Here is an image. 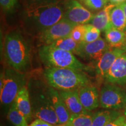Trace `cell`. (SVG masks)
Listing matches in <instances>:
<instances>
[{"label":"cell","mask_w":126,"mask_h":126,"mask_svg":"<svg viewBox=\"0 0 126 126\" xmlns=\"http://www.w3.org/2000/svg\"><path fill=\"white\" fill-rule=\"evenodd\" d=\"M63 1L32 9H26L23 25L25 31L38 36L64 18Z\"/></svg>","instance_id":"obj_1"},{"label":"cell","mask_w":126,"mask_h":126,"mask_svg":"<svg viewBox=\"0 0 126 126\" xmlns=\"http://www.w3.org/2000/svg\"><path fill=\"white\" fill-rule=\"evenodd\" d=\"M4 56L9 67L25 73L31 68V48L29 43L18 30L6 34Z\"/></svg>","instance_id":"obj_2"},{"label":"cell","mask_w":126,"mask_h":126,"mask_svg":"<svg viewBox=\"0 0 126 126\" xmlns=\"http://www.w3.org/2000/svg\"><path fill=\"white\" fill-rule=\"evenodd\" d=\"M44 77L48 85L58 91L75 90L91 84L84 71L71 68H46Z\"/></svg>","instance_id":"obj_3"},{"label":"cell","mask_w":126,"mask_h":126,"mask_svg":"<svg viewBox=\"0 0 126 126\" xmlns=\"http://www.w3.org/2000/svg\"><path fill=\"white\" fill-rule=\"evenodd\" d=\"M39 56L46 68H66L88 71L90 68L82 63L70 51L51 45H42L39 48Z\"/></svg>","instance_id":"obj_4"},{"label":"cell","mask_w":126,"mask_h":126,"mask_svg":"<svg viewBox=\"0 0 126 126\" xmlns=\"http://www.w3.org/2000/svg\"><path fill=\"white\" fill-rule=\"evenodd\" d=\"M26 83L24 73L9 67L1 72L0 78V100L5 108H10L19 91Z\"/></svg>","instance_id":"obj_5"},{"label":"cell","mask_w":126,"mask_h":126,"mask_svg":"<svg viewBox=\"0 0 126 126\" xmlns=\"http://www.w3.org/2000/svg\"><path fill=\"white\" fill-rule=\"evenodd\" d=\"M48 87L34 88L29 91L33 117L39 119L54 125H59V122L52 105L48 91Z\"/></svg>","instance_id":"obj_6"},{"label":"cell","mask_w":126,"mask_h":126,"mask_svg":"<svg viewBox=\"0 0 126 126\" xmlns=\"http://www.w3.org/2000/svg\"><path fill=\"white\" fill-rule=\"evenodd\" d=\"M100 106L105 109L119 110L126 106V91L117 85L108 83L100 92Z\"/></svg>","instance_id":"obj_7"},{"label":"cell","mask_w":126,"mask_h":126,"mask_svg":"<svg viewBox=\"0 0 126 126\" xmlns=\"http://www.w3.org/2000/svg\"><path fill=\"white\" fill-rule=\"evenodd\" d=\"M64 19L75 25H85L91 22L94 14L78 0H64Z\"/></svg>","instance_id":"obj_8"},{"label":"cell","mask_w":126,"mask_h":126,"mask_svg":"<svg viewBox=\"0 0 126 126\" xmlns=\"http://www.w3.org/2000/svg\"><path fill=\"white\" fill-rule=\"evenodd\" d=\"M75 26L76 25L63 18L39 34V42L42 45H51L59 39L70 36L72 30Z\"/></svg>","instance_id":"obj_9"},{"label":"cell","mask_w":126,"mask_h":126,"mask_svg":"<svg viewBox=\"0 0 126 126\" xmlns=\"http://www.w3.org/2000/svg\"><path fill=\"white\" fill-rule=\"evenodd\" d=\"M111 47L106 40L100 37L91 43H81L79 57L97 62Z\"/></svg>","instance_id":"obj_10"},{"label":"cell","mask_w":126,"mask_h":126,"mask_svg":"<svg viewBox=\"0 0 126 126\" xmlns=\"http://www.w3.org/2000/svg\"><path fill=\"white\" fill-rule=\"evenodd\" d=\"M105 79L108 83L117 85H126V52L116 59Z\"/></svg>","instance_id":"obj_11"},{"label":"cell","mask_w":126,"mask_h":126,"mask_svg":"<svg viewBox=\"0 0 126 126\" xmlns=\"http://www.w3.org/2000/svg\"><path fill=\"white\" fill-rule=\"evenodd\" d=\"M78 91L80 101L86 110L91 111L100 106V93L96 86L88 85L79 88Z\"/></svg>","instance_id":"obj_12"},{"label":"cell","mask_w":126,"mask_h":126,"mask_svg":"<svg viewBox=\"0 0 126 126\" xmlns=\"http://www.w3.org/2000/svg\"><path fill=\"white\" fill-rule=\"evenodd\" d=\"M125 51L121 48L111 47L104 54L97 62L96 66V74L100 79H105L106 75L118 57L121 56Z\"/></svg>","instance_id":"obj_13"},{"label":"cell","mask_w":126,"mask_h":126,"mask_svg":"<svg viewBox=\"0 0 126 126\" xmlns=\"http://www.w3.org/2000/svg\"><path fill=\"white\" fill-rule=\"evenodd\" d=\"M48 91L52 105L58 117L60 126L64 125L68 121L71 113L61 98L59 91L49 86Z\"/></svg>","instance_id":"obj_14"},{"label":"cell","mask_w":126,"mask_h":126,"mask_svg":"<svg viewBox=\"0 0 126 126\" xmlns=\"http://www.w3.org/2000/svg\"><path fill=\"white\" fill-rule=\"evenodd\" d=\"M14 103L19 111L22 114L28 122H31L33 118L29 90L27 85L23 86L19 91Z\"/></svg>","instance_id":"obj_15"},{"label":"cell","mask_w":126,"mask_h":126,"mask_svg":"<svg viewBox=\"0 0 126 126\" xmlns=\"http://www.w3.org/2000/svg\"><path fill=\"white\" fill-rule=\"evenodd\" d=\"M59 92L71 114H79L88 111L83 108L81 104L78 89L59 91Z\"/></svg>","instance_id":"obj_16"},{"label":"cell","mask_w":126,"mask_h":126,"mask_svg":"<svg viewBox=\"0 0 126 126\" xmlns=\"http://www.w3.org/2000/svg\"><path fill=\"white\" fill-rule=\"evenodd\" d=\"M115 6L116 5L112 4L107 5L106 7L94 15L89 23L94 25L101 32H105L112 28L110 23V12Z\"/></svg>","instance_id":"obj_17"},{"label":"cell","mask_w":126,"mask_h":126,"mask_svg":"<svg viewBox=\"0 0 126 126\" xmlns=\"http://www.w3.org/2000/svg\"><path fill=\"white\" fill-rule=\"evenodd\" d=\"M123 114L119 110L106 109L94 114L92 126H105Z\"/></svg>","instance_id":"obj_18"},{"label":"cell","mask_w":126,"mask_h":126,"mask_svg":"<svg viewBox=\"0 0 126 126\" xmlns=\"http://www.w3.org/2000/svg\"><path fill=\"white\" fill-rule=\"evenodd\" d=\"M105 32V39L110 47L122 48L126 40V33L114 28H110Z\"/></svg>","instance_id":"obj_19"},{"label":"cell","mask_w":126,"mask_h":126,"mask_svg":"<svg viewBox=\"0 0 126 126\" xmlns=\"http://www.w3.org/2000/svg\"><path fill=\"white\" fill-rule=\"evenodd\" d=\"M50 45L56 48L70 51L78 56H79L81 43L77 42L70 37V36L65 38L59 39Z\"/></svg>","instance_id":"obj_20"},{"label":"cell","mask_w":126,"mask_h":126,"mask_svg":"<svg viewBox=\"0 0 126 126\" xmlns=\"http://www.w3.org/2000/svg\"><path fill=\"white\" fill-rule=\"evenodd\" d=\"M110 23L112 28L124 31L126 29L125 14L120 5H116L110 12Z\"/></svg>","instance_id":"obj_21"},{"label":"cell","mask_w":126,"mask_h":126,"mask_svg":"<svg viewBox=\"0 0 126 126\" xmlns=\"http://www.w3.org/2000/svg\"><path fill=\"white\" fill-rule=\"evenodd\" d=\"M94 114L91 111L71 114L68 121L62 126H92Z\"/></svg>","instance_id":"obj_22"},{"label":"cell","mask_w":126,"mask_h":126,"mask_svg":"<svg viewBox=\"0 0 126 126\" xmlns=\"http://www.w3.org/2000/svg\"><path fill=\"white\" fill-rule=\"evenodd\" d=\"M7 118L15 126H29L27 120L16 108L14 102L9 108Z\"/></svg>","instance_id":"obj_23"},{"label":"cell","mask_w":126,"mask_h":126,"mask_svg":"<svg viewBox=\"0 0 126 126\" xmlns=\"http://www.w3.org/2000/svg\"><path fill=\"white\" fill-rule=\"evenodd\" d=\"M101 31L91 23L85 24V33L83 42L91 43L100 38Z\"/></svg>","instance_id":"obj_24"},{"label":"cell","mask_w":126,"mask_h":126,"mask_svg":"<svg viewBox=\"0 0 126 126\" xmlns=\"http://www.w3.org/2000/svg\"><path fill=\"white\" fill-rule=\"evenodd\" d=\"M81 4L90 11H100L108 5L109 0H78Z\"/></svg>","instance_id":"obj_25"},{"label":"cell","mask_w":126,"mask_h":126,"mask_svg":"<svg viewBox=\"0 0 126 126\" xmlns=\"http://www.w3.org/2000/svg\"><path fill=\"white\" fill-rule=\"evenodd\" d=\"M60 1L61 0H25L26 9H32L42 6L56 4Z\"/></svg>","instance_id":"obj_26"},{"label":"cell","mask_w":126,"mask_h":126,"mask_svg":"<svg viewBox=\"0 0 126 126\" xmlns=\"http://www.w3.org/2000/svg\"><path fill=\"white\" fill-rule=\"evenodd\" d=\"M85 33V25H77L72 30L70 37L78 43H82L83 41Z\"/></svg>","instance_id":"obj_27"},{"label":"cell","mask_w":126,"mask_h":126,"mask_svg":"<svg viewBox=\"0 0 126 126\" xmlns=\"http://www.w3.org/2000/svg\"><path fill=\"white\" fill-rule=\"evenodd\" d=\"M0 4L2 11L7 14L13 12L18 5V0H0Z\"/></svg>","instance_id":"obj_28"},{"label":"cell","mask_w":126,"mask_h":126,"mask_svg":"<svg viewBox=\"0 0 126 126\" xmlns=\"http://www.w3.org/2000/svg\"><path fill=\"white\" fill-rule=\"evenodd\" d=\"M105 126H126V117L124 114H122Z\"/></svg>","instance_id":"obj_29"},{"label":"cell","mask_w":126,"mask_h":126,"mask_svg":"<svg viewBox=\"0 0 126 126\" xmlns=\"http://www.w3.org/2000/svg\"><path fill=\"white\" fill-rule=\"evenodd\" d=\"M29 126H60L59 125H54L49 123L46 122V121L42 120L39 119H34L33 122H32Z\"/></svg>","instance_id":"obj_30"},{"label":"cell","mask_w":126,"mask_h":126,"mask_svg":"<svg viewBox=\"0 0 126 126\" xmlns=\"http://www.w3.org/2000/svg\"><path fill=\"white\" fill-rule=\"evenodd\" d=\"M110 4H112L116 5H120L124 2H126V0H109Z\"/></svg>","instance_id":"obj_31"},{"label":"cell","mask_w":126,"mask_h":126,"mask_svg":"<svg viewBox=\"0 0 126 126\" xmlns=\"http://www.w3.org/2000/svg\"><path fill=\"white\" fill-rule=\"evenodd\" d=\"M120 5L122 6L123 9V11L124 12V14H125V16L126 19V2H124L123 3V4H120Z\"/></svg>","instance_id":"obj_32"},{"label":"cell","mask_w":126,"mask_h":126,"mask_svg":"<svg viewBox=\"0 0 126 126\" xmlns=\"http://www.w3.org/2000/svg\"><path fill=\"white\" fill-rule=\"evenodd\" d=\"M122 49H123L124 51L126 52V40L125 43H124V45L123 46V47H122Z\"/></svg>","instance_id":"obj_33"},{"label":"cell","mask_w":126,"mask_h":126,"mask_svg":"<svg viewBox=\"0 0 126 126\" xmlns=\"http://www.w3.org/2000/svg\"><path fill=\"white\" fill-rule=\"evenodd\" d=\"M123 114H124V116H125L126 117V108H124V113H123Z\"/></svg>","instance_id":"obj_34"},{"label":"cell","mask_w":126,"mask_h":126,"mask_svg":"<svg viewBox=\"0 0 126 126\" xmlns=\"http://www.w3.org/2000/svg\"></svg>","instance_id":"obj_35"}]
</instances>
